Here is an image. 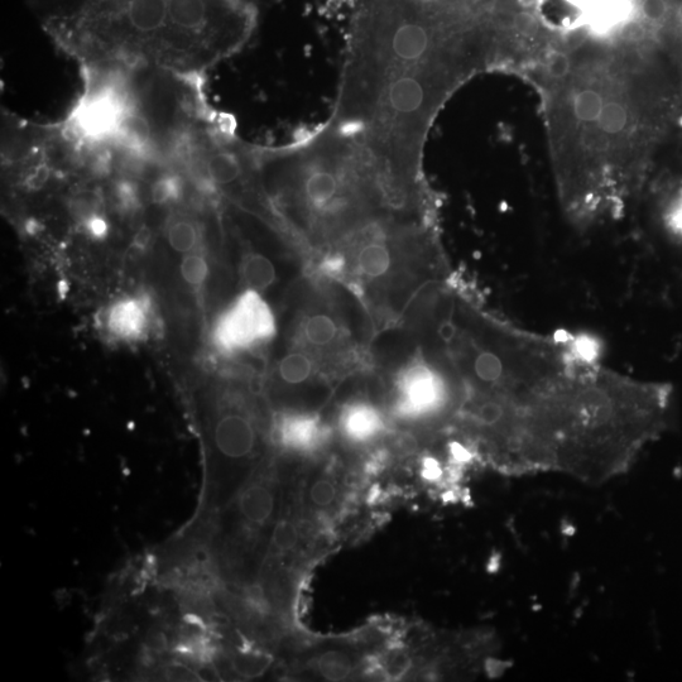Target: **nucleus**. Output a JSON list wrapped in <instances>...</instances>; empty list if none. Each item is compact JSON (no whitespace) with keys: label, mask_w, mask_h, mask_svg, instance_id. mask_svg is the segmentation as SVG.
Here are the masks:
<instances>
[{"label":"nucleus","mask_w":682,"mask_h":682,"mask_svg":"<svg viewBox=\"0 0 682 682\" xmlns=\"http://www.w3.org/2000/svg\"><path fill=\"white\" fill-rule=\"evenodd\" d=\"M38 8L80 70L150 67L205 79L258 26L253 0H42Z\"/></svg>","instance_id":"1"},{"label":"nucleus","mask_w":682,"mask_h":682,"mask_svg":"<svg viewBox=\"0 0 682 682\" xmlns=\"http://www.w3.org/2000/svg\"><path fill=\"white\" fill-rule=\"evenodd\" d=\"M256 158L278 227L312 258L374 216L417 209L359 143L328 122L282 146H256Z\"/></svg>","instance_id":"2"},{"label":"nucleus","mask_w":682,"mask_h":682,"mask_svg":"<svg viewBox=\"0 0 682 682\" xmlns=\"http://www.w3.org/2000/svg\"><path fill=\"white\" fill-rule=\"evenodd\" d=\"M80 71L83 93L62 122L91 142L179 156L220 115L206 99L205 79L150 67Z\"/></svg>","instance_id":"3"},{"label":"nucleus","mask_w":682,"mask_h":682,"mask_svg":"<svg viewBox=\"0 0 682 682\" xmlns=\"http://www.w3.org/2000/svg\"><path fill=\"white\" fill-rule=\"evenodd\" d=\"M314 259L320 277L357 297L376 331L400 320L424 292L448 282L434 209L374 216Z\"/></svg>","instance_id":"4"},{"label":"nucleus","mask_w":682,"mask_h":682,"mask_svg":"<svg viewBox=\"0 0 682 682\" xmlns=\"http://www.w3.org/2000/svg\"><path fill=\"white\" fill-rule=\"evenodd\" d=\"M300 461L287 470L280 468V461L263 465L222 509L215 557L232 583H258L273 532L285 508L288 488L301 468Z\"/></svg>","instance_id":"5"},{"label":"nucleus","mask_w":682,"mask_h":682,"mask_svg":"<svg viewBox=\"0 0 682 682\" xmlns=\"http://www.w3.org/2000/svg\"><path fill=\"white\" fill-rule=\"evenodd\" d=\"M292 321L288 349L304 354L314 367L321 386L333 398L340 384L362 372L365 340L347 306L329 283H314L299 299Z\"/></svg>","instance_id":"6"},{"label":"nucleus","mask_w":682,"mask_h":682,"mask_svg":"<svg viewBox=\"0 0 682 682\" xmlns=\"http://www.w3.org/2000/svg\"><path fill=\"white\" fill-rule=\"evenodd\" d=\"M383 400L391 422L446 432L458 411V381L439 348L434 357L416 354L402 364Z\"/></svg>","instance_id":"7"},{"label":"nucleus","mask_w":682,"mask_h":682,"mask_svg":"<svg viewBox=\"0 0 682 682\" xmlns=\"http://www.w3.org/2000/svg\"><path fill=\"white\" fill-rule=\"evenodd\" d=\"M214 464L208 504L222 511L263 467L266 434L261 419L243 403H227L211 422Z\"/></svg>","instance_id":"8"},{"label":"nucleus","mask_w":682,"mask_h":682,"mask_svg":"<svg viewBox=\"0 0 682 682\" xmlns=\"http://www.w3.org/2000/svg\"><path fill=\"white\" fill-rule=\"evenodd\" d=\"M277 333L275 312L263 295L243 290L219 315L211 336L219 352L237 355L266 347Z\"/></svg>","instance_id":"9"},{"label":"nucleus","mask_w":682,"mask_h":682,"mask_svg":"<svg viewBox=\"0 0 682 682\" xmlns=\"http://www.w3.org/2000/svg\"><path fill=\"white\" fill-rule=\"evenodd\" d=\"M334 437L350 449L371 448L389 431V420L383 402L369 397H355L340 403L331 422Z\"/></svg>","instance_id":"10"},{"label":"nucleus","mask_w":682,"mask_h":682,"mask_svg":"<svg viewBox=\"0 0 682 682\" xmlns=\"http://www.w3.org/2000/svg\"><path fill=\"white\" fill-rule=\"evenodd\" d=\"M369 656L371 653L365 655L355 651L354 647H320L309 653L305 666L311 671L312 676L323 680L339 681L369 677L371 669Z\"/></svg>","instance_id":"11"},{"label":"nucleus","mask_w":682,"mask_h":682,"mask_svg":"<svg viewBox=\"0 0 682 682\" xmlns=\"http://www.w3.org/2000/svg\"><path fill=\"white\" fill-rule=\"evenodd\" d=\"M151 325V302L143 296H127L115 301L105 314V328L119 341L146 338Z\"/></svg>","instance_id":"12"},{"label":"nucleus","mask_w":682,"mask_h":682,"mask_svg":"<svg viewBox=\"0 0 682 682\" xmlns=\"http://www.w3.org/2000/svg\"><path fill=\"white\" fill-rule=\"evenodd\" d=\"M588 27L599 36L622 30L640 14L635 0H583Z\"/></svg>","instance_id":"13"},{"label":"nucleus","mask_w":682,"mask_h":682,"mask_svg":"<svg viewBox=\"0 0 682 682\" xmlns=\"http://www.w3.org/2000/svg\"><path fill=\"white\" fill-rule=\"evenodd\" d=\"M239 276L244 290L256 291L263 295L278 282L276 263L268 254L257 248L244 251L239 263Z\"/></svg>","instance_id":"14"},{"label":"nucleus","mask_w":682,"mask_h":682,"mask_svg":"<svg viewBox=\"0 0 682 682\" xmlns=\"http://www.w3.org/2000/svg\"><path fill=\"white\" fill-rule=\"evenodd\" d=\"M180 273L187 285L194 288L203 287L210 273L208 257L205 256L204 251L186 254L182 257Z\"/></svg>","instance_id":"15"},{"label":"nucleus","mask_w":682,"mask_h":682,"mask_svg":"<svg viewBox=\"0 0 682 682\" xmlns=\"http://www.w3.org/2000/svg\"><path fill=\"white\" fill-rule=\"evenodd\" d=\"M571 67V56L564 51H554L546 56L545 74L547 81H561L568 78Z\"/></svg>","instance_id":"16"},{"label":"nucleus","mask_w":682,"mask_h":682,"mask_svg":"<svg viewBox=\"0 0 682 682\" xmlns=\"http://www.w3.org/2000/svg\"><path fill=\"white\" fill-rule=\"evenodd\" d=\"M664 224L672 237L682 244V191L666 205Z\"/></svg>","instance_id":"17"},{"label":"nucleus","mask_w":682,"mask_h":682,"mask_svg":"<svg viewBox=\"0 0 682 682\" xmlns=\"http://www.w3.org/2000/svg\"><path fill=\"white\" fill-rule=\"evenodd\" d=\"M667 13H669V3L666 0H645L640 4V14L648 23L664 22Z\"/></svg>","instance_id":"18"},{"label":"nucleus","mask_w":682,"mask_h":682,"mask_svg":"<svg viewBox=\"0 0 682 682\" xmlns=\"http://www.w3.org/2000/svg\"><path fill=\"white\" fill-rule=\"evenodd\" d=\"M637 4H641L642 2H645V0H635Z\"/></svg>","instance_id":"19"}]
</instances>
